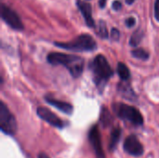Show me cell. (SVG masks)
Segmentation results:
<instances>
[{
  "mask_svg": "<svg viewBox=\"0 0 159 158\" xmlns=\"http://www.w3.org/2000/svg\"><path fill=\"white\" fill-rule=\"evenodd\" d=\"M118 91H120V93L126 97V99H129L130 101H133L136 97L133 89L131 88L130 85L128 83H121L118 85Z\"/></svg>",
  "mask_w": 159,
  "mask_h": 158,
  "instance_id": "7c38bea8",
  "label": "cell"
},
{
  "mask_svg": "<svg viewBox=\"0 0 159 158\" xmlns=\"http://www.w3.org/2000/svg\"><path fill=\"white\" fill-rule=\"evenodd\" d=\"M75 3H76L78 9L80 10L81 14L84 17L86 24L90 28H94L95 27V21H94L93 17H92V7H91V5L89 3H87V2L82 1V0H76Z\"/></svg>",
  "mask_w": 159,
  "mask_h": 158,
  "instance_id": "30bf717a",
  "label": "cell"
},
{
  "mask_svg": "<svg viewBox=\"0 0 159 158\" xmlns=\"http://www.w3.org/2000/svg\"><path fill=\"white\" fill-rule=\"evenodd\" d=\"M106 5V0H99V6L101 8H103Z\"/></svg>",
  "mask_w": 159,
  "mask_h": 158,
  "instance_id": "603a6c76",
  "label": "cell"
},
{
  "mask_svg": "<svg viewBox=\"0 0 159 158\" xmlns=\"http://www.w3.org/2000/svg\"><path fill=\"white\" fill-rule=\"evenodd\" d=\"M100 121H101L102 125L104 128H108V127L111 126V124L113 123L112 115H111V113L109 112V110H108L106 107H104V106L102 108Z\"/></svg>",
  "mask_w": 159,
  "mask_h": 158,
  "instance_id": "5bb4252c",
  "label": "cell"
},
{
  "mask_svg": "<svg viewBox=\"0 0 159 158\" xmlns=\"http://www.w3.org/2000/svg\"><path fill=\"white\" fill-rule=\"evenodd\" d=\"M124 150L127 154L132 156H142L143 155V145L138 139V137L134 134L129 135L124 142Z\"/></svg>",
  "mask_w": 159,
  "mask_h": 158,
  "instance_id": "52a82bcc",
  "label": "cell"
},
{
  "mask_svg": "<svg viewBox=\"0 0 159 158\" xmlns=\"http://www.w3.org/2000/svg\"><path fill=\"white\" fill-rule=\"evenodd\" d=\"M98 31H97V33H98V35L100 36V37H102V38H103V39H106V38H108V30H107V27H106V23H105V21H103L102 20H101L100 21H99V23H98Z\"/></svg>",
  "mask_w": 159,
  "mask_h": 158,
  "instance_id": "ac0fdd59",
  "label": "cell"
},
{
  "mask_svg": "<svg viewBox=\"0 0 159 158\" xmlns=\"http://www.w3.org/2000/svg\"><path fill=\"white\" fill-rule=\"evenodd\" d=\"M134 1H135V0H126V3L129 4V5H132Z\"/></svg>",
  "mask_w": 159,
  "mask_h": 158,
  "instance_id": "d4e9b609",
  "label": "cell"
},
{
  "mask_svg": "<svg viewBox=\"0 0 159 158\" xmlns=\"http://www.w3.org/2000/svg\"><path fill=\"white\" fill-rule=\"evenodd\" d=\"M112 8L115 10V11H118L119 9L122 8V3L119 1V0H115L112 4Z\"/></svg>",
  "mask_w": 159,
  "mask_h": 158,
  "instance_id": "ffe728a7",
  "label": "cell"
},
{
  "mask_svg": "<svg viewBox=\"0 0 159 158\" xmlns=\"http://www.w3.org/2000/svg\"><path fill=\"white\" fill-rule=\"evenodd\" d=\"M36 114L41 119L57 129H63L66 126V123L63 122V120H61L57 115H55L46 107H37Z\"/></svg>",
  "mask_w": 159,
  "mask_h": 158,
  "instance_id": "ba28073f",
  "label": "cell"
},
{
  "mask_svg": "<svg viewBox=\"0 0 159 158\" xmlns=\"http://www.w3.org/2000/svg\"><path fill=\"white\" fill-rule=\"evenodd\" d=\"M131 55L136 58V59H139V60H142V61H147L150 57V54L143 48H136V49H133L131 51Z\"/></svg>",
  "mask_w": 159,
  "mask_h": 158,
  "instance_id": "e0dca14e",
  "label": "cell"
},
{
  "mask_svg": "<svg viewBox=\"0 0 159 158\" xmlns=\"http://www.w3.org/2000/svg\"><path fill=\"white\" fill-rule=\"evenodd\" d=\"M121 134H122V130L118 128L115 129L111 132V137H110V142H109V149L111 151H115V149L116 148V146L120 141Z\"/></svg>",
  "mask_w": 159,
  "mask_h": 158,
  "instance_id": "4fadbf2b",
  "label": "cell"
},
{
  "mask_svg": "<svg viewBox=\"0 0 159 158\" xmlns=\"http://www.w3.org/2000/svg\"><path fill=\"white\" fill-rule=\"evenodd\" d=\"M47 61L52 65L64 66L75 78H78L84 70V60L76 55L61 52H50L47 56Z\"/></svg>",
  "mask_w": 159,
  "mask_h": 158,
  "instance_id": "6da1fadb",
  "label": "cell"
},
{
  "mask_svg": "<svg viewBox=\"0 0 159 158\" xmlns=\"http://www.w3.org/2000/svg\"><path fill=\"white\" fill-rule=\"evenodd\" d=\"M38 158H49V157H48V155H46L45 153H40V154L38 155Z\"/></svg>",
  "mask_w": 159,
  "mask_h": 158,
  "instance_id": "cb8c5ba5",
  "label": "cell"
},
{
  "mask_svg": "<svg viewBox=\"0 0 159 158\" xmlns=\"http://www.w3.org/2000/svg\"><path fill=\"white\" fill-rule=\"evenodd\" d=\"M117 74L122 81H128L130 78V71L123 62L117 63Z\"/></svg>",
  "mask_w": 159,
  "mask_h": 158,
  "instance_id": "9a60e30c",
  "label": "cell"
},
{
  "mask_svg": "<svg viewBox=\"0 0 159 158\" xmlns=\"http://www.w3.org/2000/svg\"><path fill=\"white\" fill-rule=\"evenodd\" d=\"M155 18L159 22V0L155 1Z\"/></svg>",
  "mask_w": 159,
  "mask_h": 158,
  "instance_id": "7402d4cb",
  "label": "cell"
},
{
  "mask_svg": "<svg viewBox=\"0 0 159 158\" xmlns=\"http://www.w3.org/2000/svg\"><path fill=\"white\" fill-rule=\"evenodd\" d=\"M89 139L94 149L97 158H105V155L102 149V140H101V133L98 126H93L91 128L89 133Z\"/></svg>",
  "mask_w": 159,
  "mask_h": 158,
  "instance_id": "9c48e42d",
  "label": "cell"
},
{
  "mask_svg": "<svg viewBox=\"0 0 159 158\" xmlns=\"http://www.w3.org/2000/svg\"><path fill=\"white\" fill-rule=\"evenodd\" d=\"M125 23H126V25H127L129 28H131V27H133V26L135 25V23H136L135 18H133V17H129V18H128V19L126 20Z\"/></svg>",
  "mask_w": 159,
  "mask_h": 158,
  "instance_id": "44dd1931",
  "label": "cell"
},
{
  "mask_svg": "<svg viewBox=\"0 0 159 158\" xmlns=\"http://www.w3.org/2000/svg\"><path fill=\"white\" fill-rule=\"evenodd\" d=\"M1 18L8 26H10L14 30L21 31L24 28L19 15L12 8L5 4L1 5Z\"/></svg>",
  "mask_w": 159,
  "mask_h": 158,
  "instance_id": "8992f818",
  "label": "cell"
},
{
  "mask_svg": "<svg viewBox=\"0 0 159 158\" xmlns=\"http://www.w3.org/2000/svg\"><path fill=\"white\" fill-rule=\"evenodd\" d=\"M45 100H46V102L48 104L54 106L55 108H57L58 110H60L63 114L72 115V113L74 112V107L69 102H62V101H59V100H56L55 98H52V97H49V96H46L45 97Z\"/></svg>",
  "mask_w": 159,
  "mask_h": 158,
  "instance_id": "8fae6325",
  "label": "cell"
},
{
  "mask_svg": "<svg viewBox=\"0 0 159 158\" xmlns=\"http://www.w3.org/2000/svg\"><path fill=\"white\" fill-rule=\"evenodd\" d=\"M144 36V32L143 30H142L141 28L137 29L131 35L130 39H129V45L131 47H137L139 46V44L142 42L143 38Z\"/></svg>",
  "mask_w": 159,
  "mask_h": 158,
  "instance_id": "2e32d148",
  "label": "cell"
},
{
  "mask_svg": "<svg viewBox=\"0 0 159 158\" xmlns=\"http://www.w3.org/2000/svg\"><path fill=\"white\" fill-rule=\"evenodd\" d=\"M111 37H112L113 40L118 41L119 38H120V32H119V30L116 29V28H113L112 31H111Z\"/></svg>",
  "mask_w": 159,
  "mask_h": 158,
  "instance_id": "d6986e66",
  "label": "cell"
},
{
  "mask_svg": "<svg viewBox=\"0 0 159 158\" xmlns=\"http://www.w3.org/2000/svg\"><path fill=\"white\" fill-rule=\"evenodd\" d=\"M0 129L3 133L10 136L17 132V121L3 102H0Z\"/></svg>",
  "mask_w": 159,
  "mask_h": 158,
  "instance_id": "5b68a950",
  "label": "cell"
},
{
  "mask_svg": "<svg viewBox=\"0 0 159 158\" xmlns=\"http://www.w3.org/2000/svg\"><path fill=\"white\" fill-rule=\"evenodd\" d=\"M89 67L92 72L93 81L96 87L102 92L105 88L106 84L108 83V81L110 80V78L113 76L114 71L111 65L109 64L107 59L102 54L97 55L93 59Z\"/></svg>",
  "mask_w": 159,
  "mask_h": 158,
  "instance_id": "7a4b0ae2",
  "label": "cell"
},
{
  "mask_svg": "<svg viewBox=\"0 0 159 158\" xmlns=\"http://www.w3.org/2000/svg\"><path fill=\"white\" fill-rule=\"evenodd\" d=\"M54 45L58 47L72 51H94L97 48V43L94 38L88 34H82L75 39L68 42H55Z\"/></svg>",
  "mask_w": 159,
  "mask_h": 158,
  "instance_id": "3957f363",
  "label": "cell"
},
{
  "mask_svg": "<svg viewBox=\"0 0 159 158\" xmlns=\"http://www.w3.org/2000/svg\"><path fill=\"white\" fill-rule=\"evenodd\" d=\"M113 110L119 118L128 121L134 126L140 127L143 125V116L134 106L127 105L122 102H116L113 104Z\"/></svg>",
  "mask_w": 159,
  "mask_h": 158,
  "instance_id": "277c9868",
  "label": "cell"
}]
</instances>
